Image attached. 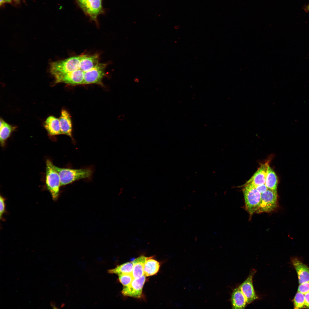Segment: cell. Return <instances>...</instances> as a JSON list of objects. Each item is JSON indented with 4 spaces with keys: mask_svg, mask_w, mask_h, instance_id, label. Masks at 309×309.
Instances as JSON below:
<instances>
[{
    "mask_svg": "<svg viewBox=\"0 0 309 309\" xmlns=\"http://www.w3.org/2000/svg\"><path fill=\"white\" fill-rule=\"evenodd\" d=\"M107 64L100 63L90 70L84 72L83 85L95 84L102 85V81L105 75Z\"/></svg>",
    "mask_w": 309,
    "mask_h": 309,
    "instance_id": "6",
    "label": "cell"
},
{
    "mask_svg": "<svg viewBox=\"0 0 309 309\" xmlns=\"http://www.w3.org/2000/svg\"><path fill=\"white\" fill-rule=\"evenodd\" d=\"M44 126L50 135L62 134L59 119L54 116H50L48 117L45 122Z\"/></svg>",
    "mask_w": 309,
    "mask_h": 309,
    "instance_id": "16",
    "label": "cell"
},
{
    "mask_svg": "<svg viewBox=\"0 0 309 309\" xmlns=\"http://www.w3.org/2000/svg\"><path fill=\"white\" fill-rule=\"evenodd\" d=\"M55 167L59 176L61 186L78 180L89 178L92 173L91 169H73L61 168L55 166Z\"/></svg>",
    "mask_w": 309,
    "mask_h": 309,
    "instance_id": "2",
    "label": "cell"
},
{
    "mask_svg": "<svg viewBox=\"0 0 309 309\" xmlns=\"http://www.w3.org/2000/svg\"><path fill=\"white\" fill-rule=\"evenodd\" d=\"M99 55L98 54H82L80 69L84 72L88 71L96 66L99 63Z\"/></svg>",
    "mask_w": 309,
    "mask_h": 309,
    "instance_id": "13",
    "label": "cell"
},
{
    "mask_svg": "<svg viewBox=\"0 0 309 309\" xmlns=\"http://www.w3.org/2000/svg\"><path fill=\"white\" fill-rule=\"evenodd\" d=\"M305 10L306 11H309V4L306 7Z\"/></svg>",
    "mask_w": 309,
    "mask_h": 309,
    "instance_id": "29",
    "label": "cell"
},
{
    "mask_svg": "<svg viewBox=\"0 0 309 309\" xmlns=\"http://www.w3.org/2000/svg\"><path fill=\"white\" fill-rule=\"evenodd\" d=\"M5 199L3 197H0V218L3 220V215L5 211Z\"/></svg>",
    "mask_w": 309,
    "mask_h": 309,
    "instance_id": "25",
    "label": "cell"
},
{
    "mask_svg": "<svg viewBox=\"0 0 309 309\" xmlns=\"http://www.w3.org/2000/svg\"><path fill=\"white\" fill-rule=\"evenodd\" d=\"M146 277L144 275L139 278L134 279L129 285L123 288L121 291L122 294L124 296L135 298L141 297Z\"/></svg>",
    "mask_w": 309,
    "mask_h": 309,
    "instance_id": "8",
    "label": "cell"
},
{
    "mask_svg": "<svg viewBox=\"0 0 309 309\" xmlns=\"http://www.w3.org/2000/svg\"><path fill=\"white\" fill-rule=\"evenodd\" d=\"M5 1L7 2L10 3L11 2V0H5Z\"/></svg>",
    "mask_w": 309,
    "mask_h": 309,
    "instance_id": "31",
    "label": "cell"
},
{
    "mask_svg": "<svg viewBox=\"0 0 309 309\" xmlns=\"http://www.w3.org/2000/svg\"><path fill=\"white\" fill-rule=\"evenodd\" d=\"M231 301L233 309H244L248 304L245 296L239 287L233 290Z\"/></svg>",
    "mask_w": 309,
    "mask_h": 309,
    "instance_id": "15",
    "label": "cell"
},
{
    "mask_svg": "<svg viewBox=\"0 0 309 309\" xmlns=\"http://www.w3.org/2000/svg\"><path fill=\"white\" fill-rule=\"evenodd\" d=\"M278 205L277 190L268 189L261 194V201L256 213L269 212L274 210Z\"/></svg>",
    "mask_w": 309,
    "mask_h": 309,
    "instance_id": "5",
    "label": "cell"
},
{
    "mask_svg": "<svg viewBox=\"0 0 309 309\" xmlns=\"http://www.w3.org/2000/svg\"><path fill=\"white\" fill-rule=\"evenodd\" d=\"M278 178L274 170L268 167L266 177L265 184L268 189L277 190L278 184Z\"/></svg>",
    "mask_w": 309,
    "mask_h": 309,
    "instance_id": "20",
    "label": "cell"
},
{
    "mask_svg": "<svg viewBox=\"0 0 309 309\" xmlns=\"http://www.w3.org/2000/svg\"><path fill=\"white\" fill-rule=\"evenodd\" d=\"M133 265L132 262H127L118 265L114 268L108 270V272L110 274L118 275L121 274L132 273Z\"/></svg>",
    "mask_w": 309,
    "mask_h": 309,
    "instance_id": "21",
    "label": "cell"
},
{
    "mask_svg": "<svg viewBox=\"0 0 309 309\" xmlns=\"http://www.w3.org/2000/svg\"><path fill=\"white\" fill-rule=\"evenodd\" d=\"M84 72L79 69L56 76L54 77L56 83H62L73 86L83 85Z\"/></svg>",
    "mask_w": 309,
    "mask_h": 309,
    "instance_id": "7",
    "label": "cell"
},
{
    "mask_svg": "<svg viewBox=\"0 0 309 309\" xmlns=\"http://www.w3.org/2000/svg\"><path fill=\"white\" fill-rule=\"evenodd\" d=\"M267 162L262 164L247 183H250L255 187L265 184L267 170L269 166Z\"/></svg>",
    "mask_w": 309,
    "mask_h": 309,
    "instance_id": "14",
    "label": "cell"
},
{
    "mask_svg": "<svg viewBox=\"0 0 309 309\" xmlns=\"http://www.w3.org/2000/svg\"><path fill=\"white\" fill-rule=\"evenodd\" d=\"M245 208L250 215L256 212L259 207L261 194L250 183H246L243 189Z\"/></svg>",
    "mask_w": 309,
    "mask_h": 309,
    "instance_id": "4",
    "label": "cell"
},
{
    "mask_svg": "<svg viewBox=\"0 0 309 309\" xmlns=\"http://www.w3.org/2000/svg\"></svg>",
    "mask_w": 309,
    "mask_h": 309,
    "instance_id": "32",
    "label": "cell"
},
{
    "mask_svg": "<svg viewBox=\"0 0 309 309\" xmlns=\"http://www.w3.org/2000/svg\"><path fill=\"white\" fill-rule=\"evenodd\" d=\"M294 308L302 309L305 307L304 294L298 292L293 299Z\"/></svg>",
    "mask_w": 309,
    "mask_h": 309,
    "instance_id": "22",
    "label": "cell"
},
{
    "mask_svg": "<svg viewBox=\"0 0 309 309\" xmlns=\"http://www.w3.org/2000/svg\"><path fill=\"white\" fill-rule=\"evenodd\" d=\"M255 272V270H251L247 278L239 287L245 296L248 304L252 303L258 298L253 283V279Z\"/></svg>",
    "mask_w": 309,
    "mask_h": 309,
    "instance_id": "9",
    "label": "cell"
},
{
    "mask_svg": "<svg viewBox=\"0 0 309 309\" xmlns=\"http://www.w3.org/2000/svg\"><path fill=\"white\" fill-rule=\"evenodd\" d=\"M81 7L92 20L96 22L98 16L103 12L102 0H85Z\"/></svg>",
    "mask_w": 309,
    "mask_h": 309,
    "instance_id": "10",
    "label": "cell"
},
{
    "mask_svg": "<svg viewBox=\"0 0 309 309\" xmlns=\"http://www.w3.org/2000/svg\"><path fill=\"white\" fill-rule=\"evenodd\" d=\"M14 128L3 119H0V141L2 146L4 145L6 140L9 137Z\"/></svg>",
    "mask_w": 309,
    "mask_h": 309,
    "instance_id": "19",
    "label": "cell"
},
{
    "mask_svg": "<svg viewBox=\"0 0 309 309\" xmlns=\"http://www.w3.org/2000/svg\"><path fill=\"white\" fill-rule=\"evenodd\" d=\"M82 55L71 57L67 59L53 62L50 64V71L54 77L58 75L80 69Z\"/></svg>",
    "mask_w": 309,
    "mask_h": 309,
    "instance_id": "1",
    "label": "cell"
},
{
    "mask_svg": "<svg viewBox=\"0 0 309 309\" xmlns=\"http://www.w3.org/2000/svg\"><path fill=\"white\" fill-rule=\"evenodd\" d=\"M304 294L305 307L309 309V292Z\"/></svg>",
    "mask_w": 309,
    "mask_h": 309,
    "instance_id": "27",
    "label": "cell"
},
{
    "mask_svg": "<svg viewBox=\"0 0 309 309\" xmlns=\"http://www.w3.org/2000/svg\"><path fill=\"white\" fill-rule=\"evenodd\" d=\"M77 1L79 4V5L81 7L82 6V5L84 3L85 0H77Z\"/></svg>",
    "mask_w": 309,
    "mask_h": 309,
    "instance_id": "28",
    "label": "cell"
},
{
    "mask_svg": "<svg viewBox=\"0 0 309 309\" xmlns=\"http://www.w3.org/2000/svg\"><path fill=\"white\" fill-rule=\"evenodd\" d=\"M120 282L124 286L129 285L134 279L132 273H128L118 275Z\"/></svg>",
    "mask_w": 309,
    "mask_h": 309,
    "instance_id": "23",
    "label": "cell"
},
{
    "mask_svg": "<svg viewBox=\"0 0 309 309\" xmlns=\"http://www.w3.org/2000/svg\"><path fill=\"white\" fill-rule=\"evenodd\" d=\"M61 130L62 134L72 137V123L71 116L66 110L62 109L59 118Z\"/></svg>",
    "mask_w": 309,
    "mask_h": 309,
    "instance_id": "12",
    "label": "cell"
},
{
    "mask_svg": "<svg viewBox=\"0 0 309 309\" xmlns=\"http://www.w3.org/2000/svg\"><path fill=\"white\" fill-rule=\"evenodd\" d=\"M291 262L297 273L299 284L309 281V268L298 259L293 258Z\"/></svg>",
    "mask_w": 309,
    "mask_h": 309,
    "instance_id": "11",
    "label": "cell"
},
{
    "mask_svg": "<svg viewBox=\"0 0 309 309\" xmlns=\"http://www.w3.org/2000/svg\"><path fill=\"white\" fill-rule=\"evenodd\" d=\"M5 0H0V5H1L5 2Z\"/></svg>",
    "mask_w": 309,
    "mask_h": 309,
    "instance_id": "30",
    "label": "cell"
},
{
    "mask_svg": "<svg viewBox=\"0 0 309 309\" xmlns=\"http://www.w3.org/2000/svg\"><path fill=\"white\" fill-rule=\"evenodd\" d=\"M255 188L261 194L266 191L268 189L265 184L256 187Z\"/></svg>",
    "mask_w": 309,
    "mask_h": 309,
    "instance_id": "26",
    "label": "cell"
},
{
    "mask_svg": "<svg viewBox=\"0 0 309 309\" xmlns=\"http://www.w3.org/2000/svg\"><path fill=\"white\" fill-rule=\"evenodd\" d=\"M151 257H146L141 255L132 261L133 268L132 274L134 279L139 278L144 275V267L145 261Z\"/></svg>",
    "mask_w": 309,
    "mask_h": 309,
    "instance_id": "17",
    "label": "cell"
},
{
    "mask_svg": "<svg viewBox=\"0 0 309 309\" xmlns=\"http://www.w3.org/2000/svg\"><path fill=\"white\" fill-rule=\"evenodd\" d=\"M298 292L303 294L309 292V281L300 284L298 288Z\"/></svg>",
    "mask_w": 309,
    "mask_h": 309,
    "instance_id": "24",
    "label": "cell"
},
{
    "mask_svg": "<svg viewBox=\"0 0 309 309\" xmlns=\"http://www.w3.org/2000/svg\"><path fill=\"white\" fill-rule=\"evenodd\" d=\"M52 162L48 159L46 161L45 184L47 188L50 193L53 199L56 200L59 197L60 186L59 175Z\"/></svg>",
    "mask_w": 309,
    "mask_h": 309,
    "instance_id": "3",
    "label": "cell"
},
{
    "mask_svg": "<svg viewBox=\"0 0 309 309\" xmlns=\"http://www.w3.org/2000/svg\"><path fill=\"white\" fill-rule=\"evenodd\" d=\"M153 257L147 259L145 262L144 267V275L148 277L154 275L159 271L160 267L159 263L152 259Z\"/></svg>",
    "mask_w": 309,
    "mask_h": 309,
    "instance_id": "18",
    "label": "cell"
}]
</instances>
